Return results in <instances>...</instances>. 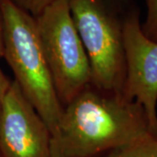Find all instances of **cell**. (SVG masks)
Instances as JSON below:
<instances>
[{
    "instance_id": "7c38bea8",
    "label": "cell",
    "mask_w": 157,
    "mask_h": 157,
    "mask_svg": "<svg viewBox=\"0 0 157 157\" xmlns=\"http://www.w3.org/2000/svg\"><path fill=\"white\" fill-rule=\"evenodd\" d=\"M0 157H2V155H1V154H0Z\"/></svg>"
},
{
    "instance_id": "6da1fadb",
    "label": "cell",
    "mask_w": 157,
    "mask_h": 157,
    "mask_svg": "<svg viewBox=\"0 0 157 157\" xmlns=\"http://www.w3.org/2000/svg\"><path fill=\"white\" fill-rule=\"evenodd\" d=\"M150 135L140 104L89 85L63 107L50 157H98Z\"/></svg>"
},
{
    "instance_id": "8fae6325",
    "label": "cell",
    "mask_w": 157,
    "mask_h": 157,
    "mask_svg": "<svg viewBox=\"0 0 157 157\" xmlns=\"http://www.w3.org/2000/svg\"><path fill=\"white\" fill-rule=\"evenodd\" d=\"M4 52V26H3V16L0 7V58H3Z\"/></svg>"
},
{
    "instance_id": "7a4b0ae2",
    "label": "cell",
    "mask_w": 157,
    "mask_h": 157,
    "mask_svg": "<svg viewBox=\"0 0 157 157\" xmlns=\"http://www.w3.org/2000/svg\"><path fill=\"white\" fill-rule=\"evenodd\" d=\"M5 59L19 86L52 135L63 107L57 96L41 45L36 18L11 0H0Z\"/></svg>"
},
{
    "instance_id": "ba28073f",
    "label": "cell",
    "mask_w": 157,
    "mask_h": 157,
    "mask_svg": "<svg viewBox=\"0 0 157 157\" xmlns=\"http://www.w3.org/2000/svg\"><path fill=\"white\" fill-rule=\"evenodd\" d=\"M147 6L146 20L140 29L146 38L157 43V0H147Z\"/></svg>"
},
{
    "instance_id": "8992f818",
    "label": "cell",
    "mask_w": 157,
    "mask_h": 157,
    "mask_svg": "<svg viewBox=\"0 0 157 157\" xmlns=\"http://www.w3.org/2000/svg\"><path fill=\"white\" fill-rule=\"evenodd\" d=\"M51 131L12 80L0 115L2 157H50Z\"/></svg>"
},
{
    "instance_id": "30bf717a",
    "label": "cell",
    "mask_w": 157,
    "mask_h": 157,
    "mask_svg": "<svg viewBox=\"0 0 157 157\" xmlns=\"http://www.w3.org/2000/svg\"><path fill=\"white\" fill-rule=\"evenodd\" d=\"M11 81L12 80H11L6 76L5 73L2 71L1 67H0V115H1V113H2L4 102H5L6 97L7 95V93L10 89Z\"/></svg>"
},
{
    "instance_id": "9c48e42d",
    "label": "cell",
    "mask_w": 157,
    "mask_h": 157,
    "mask_svg": "<svg viewBox=\"0 0 157 157\" xmlns=\"http://www.w3.org/2000/svg\"><path fill=\"white\" fill-rule=\"evenodd\" d=\"M16 6L36 17L57 0H11Z\"/></svg>"
},
{
    "instance_id": "5b68a950",
    "label": "cell",
    "mask_w": 157,
    "mask_h": 157,
    "mask_svg": "<svg viewBox=\"0 0 157 157\" xmlns=\"http://www.w3.org/2000/svg\"><path fill=\"white\" fill-rule=\"evenodd\" d=\"M126 78L123 94L144 108L152 134L157 137V43L144 36L140 12L132 7L124 25Z\"/></svg>"
},
{
    "instance_id": "52a82bcc",
    "label": "cell",
    "mask_w": 157,
    "mask_h": 157,
    "mask_svg": "<svg viewBox=\"0 0 157 157\" xmlns=\"http://www.w3.org/2000/svg\"><path fill=\"white\" fill-rule=\"evenodd\" d=\"M98 157H157V137L147 135L142 139L116 147Z\"/></svg>"
},
{
    "instance_id": "3957f363",
    "label": "cell",
    "mask_w": 157,
    "mask_h": 157,
    "mask_svg": "<svg viewBox=\"0 0 157 157\" xmlns=\"http://www.w3.org/2000/svg\"><path fill=\"white\" fill-rule=\"evenodd\" d=\"M68 5L89 59L91 85L123 94L124 25L133 6L128 0H68Z\"/></svg>"
},
{
    "instance_id": "277c9868",
    "label": "cell",
    "mask_w": 157,
    "mask_h": 157,
    "mask_svg": "<svg viewBox=\"0 0 157 157\" xmlns=\"http://www.w3.org/2000/svg\"><path fill=\"white\" fill-rule=\"evenodd\" d=\"M35 18L57 96L64 107L91 85L89 59L68 0H57Z\"/></svg>"
}]
</instances>
